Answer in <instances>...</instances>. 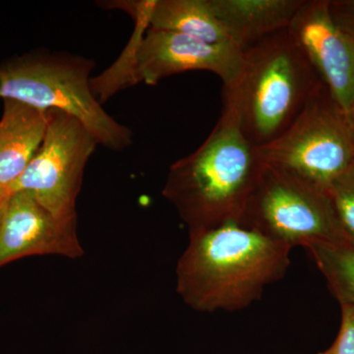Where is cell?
<instances>
[{"label": "cell", "mask_w": 354, "mask_h": 354, "mask_svg": "<svg viewBox=\"0 0 354 354\" xmlns=\"http://www.w3.org/2000/svg\"><path fill=\"white\" fill-rule=\"evenodd\" d=\"M292 248L241 223L191 230L177 264V292L204 313L245 309L286 276Z\"/></svg>", "instance_id": "obj_1"}, {"label": "cell", "mask_w": 354, "mask_h": 354, "mask_svg": "<svg viewBox=\"0 0 354 354\" xmlns=\"http://www.w3.org/2000/svg\"><path fill=\"white\" fill-rule=\"evenodd\" d=\"M223 106L204 143L171 165L162 190L190 230L241 223L264 169L234 109Z\"/></svg>", "instance_id": "obj_2"}, {"label": "cell", "mask_w": 354, "mask_h": 354, "mask_svg": "<svg viewBox=\"0 0 354 354\" xmlns=\"http://www.w3.org/2000/svg\"><path fill=\"white\" fill-rule=\"evenodd\" d=\"M324 84L288 29L243 50L241 71L223 86V104L241 131L259 147L288 129Z\"/></svg>", "instance_id": "obj_3"}, {"label": "cell", "mask_w": 354, "mask_h": 354, "mask_svg": "<svg viewBox=\"0 0 354 354\" xmlns=\"http://www.w3.org/2000/svg\"><path fill=\"white\" fill-rule=\"evenodd\" d=\"M94 62L64 53L36 51L0 64V99L39 111L57 109L87 128L99 145L121 151L132 131L106 113L91 87Z\"/></svg>", "instance_id": "obj_4"}, {"label": "cell", "mask_w": 354, "mask_h": 354, "mask_svg": "<svg viewBox=\"0 0 354 354\" xmlns=\"http://www.w3.org/2000/svg\"><path fill=\"white\" fill-rule=\"evenodd\" d=\"M257 152L264 164L328 192L354 160V124L323 85L292 124Z\"/></svg>", "instance_id": "obj_5"}, {"label": "cell", "mask_w": 354, "mask_h": 354, "mask_svg": "<svg viewBox=\"0 0 354 354\" xmlns=\"http://www.w3.org/2000/svg\"><path fill=\"white\" fill-rule=\"evenodd\" d=\"M241 225L293 248L348 243L327 191L266 164Z\"/></svg>", "instance_id": "obj_6"}, {"label": "cell", "mask_w": 354, "mask_h": 354, "mask_svg": "<svg viewBox=\"0 0 354 354\" xmlns=\"http://www.w3.org/2000/svg\"><path fill=\"white\" fill-rule=\"evenodd\" d=\"M43 142L8 194L29 191L57 218L77 221L76 200L88 160L99 146L73 116L50 109Z\"/></svg>", "instance_id": "obj_7"}, {"label": "cell", "mask_w": 354, "mask_h": 354, "mask_svg": "<svg viewBox=\"0 0 354 354\" xmlns=\"http://www.w3.org/2000/svg\"><path fill=\"white\" fill-rule=\"evenodd\" d=\"M288 31L335 101L348 114L354 106V36L337 24L330 0H304Z\"/></svg>", "instance_id": "obj_8"}, {"label": "cell", "mask_w": 354, "mask_h": 354, "mask_svg": "<svg viewBox=\"0 0 354 354\" xmlns=\"http://www.w3.org/2000/svg\"><path fill=\"white\" fill-rule=\"evenodd\" d=\"M242 60L243 51L234 44H209L150 27L140 46L137 76L139 83L152 86L184 72L208 71L225 86L239 75Z\"/></svg>", "instance_id": "obj_9"}, {"label": "cell", "mask_w": 354, "mask_h": 354, "mask_svg": "<svg viewBox=\"0 0 354 354\" xmlns=\"http://www.w3.org/2000/svg\"><path fill=\"white\" fill-rule=\"evenodd\" d=\"M34 255L81 257L76 221L57 218L29 191L11 193L0 225V267Z\"/></svg>", "instance_id": "obj_10"}, {"label": "cell", "mask_w": 354, "mask_h": 354, "mask_svg": "<svg viewBox=\"0 0 354 354\" xmlns=\"http://www.w3.org/2000/svg\"><path fill=\"white\" fill-rule=\"evenodd\" d=\"M232 43L242 51L288 29L304 0H209Z\"/></svg>", "instance_id": "obj_11"}, {"label": "cell", "mask_w": 354, "mask_h": 354, "mask_svg": "<svg viewBox=\"0 0 354 354\" xmlns=\"http://www.w3.org/2000/svg\"><path fill=\"white\" fill-rule=\"evenodd\" d=\"M46 125V111L4 100L0 120V188L7 194L39 150Z\"/></svg>", "instance_id": "obj_12"}, {"label": "cell", "mask_w": 354, "mask_h": 354, "mask_svg": "<svg viewBox=\"0 0 354 354\" xmlns=\"http://www.w3.org/2000/svg\"><path fill=\"white\" fill-rule=\"evenodd\" d=\"M157 0L142 1H111L102 3L106 8L120 9L131 16L135 22V30L129 44L123 50L120 59L101 74L91 79V87L99 102L108 101L109 97L121 88L139 83L137 76V57L140 46L151 25V16Z\"/></svg>", "instance_id": "obj_13"}, {"label": "cell", "mask_w": 354, "mask_h": 354, "mask_svg": "<svg viewBox=\"0 0 354 354\" xmlns=\"http://www.w3.org/2000/svg\"><path fill=\"white\" fill-rule=\"evenodd\" d=\"M150 27L209 44H232L209 0H157Z\"/></svg>", "instance_id": "obj_14"}, {"label": "cell", "mask_w": 354, "mask_h": 354, "mask_svg": "<svg viewBox=\"0 0 354 354\" xmlns=\"http://www.w3.org/2000/svg\"><path fill=\"white\" fill-rule=\"evenodd\" d=\"M339 305H354V247L313 244L306 248Z\"/></svg>", "instance_id": "obj_15"}, {"label": "cell", "mask_w": 354, "mask_h": 354, "mask_svg": "<svg viewBox=\"0 0 354 354\" xmlns=\"http://www.w3.org/2000/svg\"><path fill=\"white\" fill-rule=\"evenodd\" d=\"M328 193L346 241L354 247V160L330 184Z\"/></svg>", "instance_id": "obj_16"}, {"label": "cell", "mask_w": 354, "mask_h": 354, "mask_svg": "<svg viewBox=\"0 0 354 354\" xmlns=\"http://www.w3.org/2000/svg\"><path fill=\"white\" fill-rule=\"evenodd\" d=\"M341 327L330 354H354V305H341Z\"/></svg>", "instance_id": "obj_17"}, {"label": "cell", "mask_w": 354, "mask_h": 354, "mask_svg": "<svg viewBox=\"0 0 354 354\" xmlns=\"http://www.w3.org/2000/svg\"><path fill=\"white\" fill-rule=\"evenodd\" d=\"M330 11L337 24L354 36V0L330 1Z\"/></svg>", "instance_id": "obj_18"}, {"label": "cell", "mask_w": 354, "mask_h": 354, "mask_svg": "<svg viewBox=\"0 0 354 354\" xmlns=\"http://www.w3.org/2000/svg\"><path fill=\"white\" fill-rule=\"evenodd\" d=\"M7 198L8 196L6 199L2 200V201H0V225H1L2 218H3L4 211H6Z\"/></svg>", "instance_id": "obj_19"}, {"label": "cell", "mask_w": 354, "mask_h": 354, "mask_svg": "<svg viewBox=\"0 0 354 354\" xmlns=\"http://www.w3.org/2000/svg\"><path fill=\"white\" fill-rule=\"evenodd\" d=\"M9 194H7V192L6 190L2 189V188H0V201H2V200L6 199L7 196H8Z\"/></svg>", "instance_id": "obj_20"}, {"label": "cell", "mask_w": 354, "mask_h": 354, "mask_svg": "<svg viewBox=\"0 0 354 354\" xmlns=\"http://www.w3.org/2000/svg\"><path fill=\"white\" fill-rule=\"evenodd\" d=\"M349 118H351V121H353L354 124V106L351 109V111L348 113Z\"/></svg>", "instance_id": "obj_21"}, {"label": "cell", "mask_w": 354, "mask_h": 354, "mask_svg": "<svg viewBox=\"0 0 354 354\" xmlns=\"http://www.w3.org/2000/svg\"><path fill=\"white\" fill-rule=\"evenodd\" d=\"M332 353V351H330V348L326 349L325 351H323V353H320L319 354H330Z\"/></svg>", "instance_id": "obj_22"}]
</instances>
